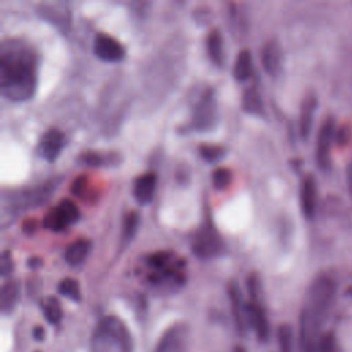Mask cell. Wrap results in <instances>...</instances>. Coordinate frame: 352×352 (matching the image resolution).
<instances>
[{
  "label": "cell",
  "instance_id": "cell-1",
  "mask_svg": "<svg viewBox=\"0 0 352 352\" xmlns=\"http://www.w3.org/2000/svg\"><path fill=\"white\" fill-rule=\"evenodd\" d=\"M37 84V58L25 43L8 40L0 47V91L10 100H28Z\"/></svg>",
  "mask_w": 352,
  "mask_h": 352
},
{
  "label": "cell",
  "instance_id": "cell-2",
  "mask_svg": "<svg viewBox=\"0 0 352 352\" xmlns=\"http://www.w3.org/2000/svg\"><path fill=\"white\" fill-rule=\"evenodd\" d=\"M336 297V283L327 275L316 276L305 294L300 314V349H309L318 345L320 326L330 311Z\"/></svg>",
  "mask_w": 352,
  "mask_h": 352
},
{
  "label": "cell",
  "instance_id": "cell-3",
  "mask_svg": "<svg viewBox=\"0 0 352 352\" xmlns=\"http://www.w3.org/2000/svg\"><path fill=\"white\" fill-rule=\"evenodd\" d=\"M91 352H133L126 324L114 315L102 318L92 333Z\"/></svg>",
  "mask_w": 352,
  "mask_h": 352
},
{
  "label": "cell",
  "instance_id": "cell-4",
  "mask_svg": "<svg viewBox=\"0 0 352 352\" xmlns=\"http://www.w3.org/2000/svg\"><path fill=\"white\" fill-rule=\"evenodd\" d=\"M147 265L151 268L148 278L154 285H176L179 282V278L182 276V263H179L176 257L168 252L151 254L147 258Z\"/></svg>",
  "mask_w": 352,
  "mask_h": 352
},
{
  "label": "cell",
  "instance_id": "cell-5",
  "mask_svg": "<svg viewBox=\"0 0 352 352\" xmlns=\"http://www.w3.org/2000/svg\"><path fill=\"white\" fill-rule=\"evenodd\" d=\"M80 216L77 205L70 199H62L43 219V226L51 231H62Z\"/></svg>",
  "mask_w": 352,
  "mask_h": 352
},
{
  "label": "cell",
  "instance_id": "cell-6",
  "mask_svg": "<svg viewBox=\"0 0 352 352\" xmlns=\"http://www.w3.org/2000/svg\"><path fill=\"white\" fill-rule=\"evenodd\" d=\"M217 121V103L214 98V92L212 89H206L192 113V124L199 131L210 129Z\"/></svg>",
  "mask_w": 352,
  "mask_h": 352
},
{
  "label": "cell",
  "instance_id": "cell-7",
  "mask_svg": "<svg viewBox=\"0 0 352 352\" xmlns=\"http://www.w3.org/2000/svg\"><path fill=\"white\" fill-rule=\"evenodd\" d=\"M154 352H188V330L184 323H175L161 336Z\"/></svg>",
  "mask_w": 352,
  "mask_h": 352
},
{
  "label": "cell",
  "instance_id": "cell-8",
  "mask_svg": "<svg viewBox=\"0 0 352 352\" xmlns=\"http://www.w3.org/2000/svg\"><path fill=\"white\" fill-rule=\"evenodd\" d=\"M220 249L221 238L210 224H206L197 232V236L192 242V250L197 256L202 258H209L219 254Z\"/></svg>",
  "mask_w": 352,
  "mask_h": 352
},
{
  "label": "cell",
  "instance_id": "cell-9",
  "mask_svg": "<svg viewBox=\"0 0 352 352\" xmlns=\"http://www.w3.org/2000/svg\"><path fill=\"white\" fill-rule=\"evenodd\" d=\"M95 55L104 62H117L124 58V47L120 41L106 33H98L94 40Z\"/></svg>",
  "mask_w": 352,
  "mask_h": 352
},
{
  "label": "cell",
  "instance_id": "cell-10",
  "mask_svg": "<svg viewBox=\"0 0 352 352\" xmlns=\"http://www.w3.org/2000/svg\"><path fill=\"white\" fill-rule=\"evenodd\" d=\"M334 120L331 117L326 118L322 124L318 135L316 143V162L320 169H327L330 166V148L334 138Z\"/></svg>",
  "mask_w": 352,
  "mask_h": 352
},
{
  "label": "cell",
  "instance_id": "cell-11",
  "mask_svg": "<svg viewBox=\"0 0 352 352\" xmlns=\"http://www.w3.org/2000/svg\"><path fill=\"white\" fill-rule=\"evenodd\" d=\"M246 319L248 324L254 330L257 338L261 342H265L270 337V323L264 309L256 300L246 304Z\"/></svg>",
  "mask_w": 352,
  "mask_h": 352
},
{
  "label": "cell",
  "instance_id": "cell-12",
  "mask_svg": "<svg viewBox=\"0 0 352 352\" xmlns=\"http://www.w3.org/2000/svg\"><path fill=\"white\" fill-rule=\"evenodd\" d=\"M63 143L65 136L62 131H59L58 128H50L43 133V136L38 140V154L47 161H54L59 155Z\"/></svg>",
  "mask_w": 352,
  "mask_h": 352
},
{
  "label": "cell",
  "instance_id": "cell-13",
  "mask_svg": "<svg viewBox=\"0 0 352 352\" xmlns=\"http://www.w3.org/2000/svg\"><path fill=\"white\" fill-rule=\"evenodd\" d=\"M282 47L278 40H268L261 48V63L264 69L271 74L276 76L282 67Z\"/></svg>",
  "mask_w": 352,
  "mask_h": 352
},
{
  "label": "cell",
  "instance_id": "cell-14",
  "mask_svg": "<svg viewBox=\"0 0 352 352\" xmlns=\"http://www.w3.org/2000/svg\"><path fill=\"white\" fill-rule=\"evenodd\" d=\"M155 184H157V176L153 172H146L139 177H136L133 183V195L136 201L142 205L151 202L155 191Z\"/></svg>",
  "mask_w": 352,
  "mask_h": 352
},
{
  "label": "cell",
  "instance_id": "cell-15",
  "mask_svg": "<svg viewBox=\"0 0 352 352\" xmlns=\"http://www.w3.org/2000/svg\"><path fill=\"white\" fill-rule=\"evenodd\" d=\"M301 210L307 219H312L316 210V183L312 175L305 176L300 191Z\"/></svg>",
  "mask_w": 352,
  "mask_h": 352
},
{
  "label": "cell",
  "instance_id": "cell-16",
  "mask_svg": "<svg viewBox=\"0 0 352 352\" xmlns=\"http://www.w3.org/2000/svg\"><path fill=\"white\" fill-rule=\"evenodd\" d=\"M228 294H230V302H231V311L232 316L235 320V326L239 330V333H245L246 326H248V319H246V304L243 305L241 292L236 286V283H231L228 287Z\"/></svg>",
  "mask_w": 352,
  "mask_h": 352
},
{
  "label": "cell",
  "instance_id": "cell-17",
  "mask_svg": "<svg viewBox=\"0 0 352 352\" xmlns=\"http://www.w3.org/2000/svg\"><path fill=\"white\" fill-rule=\"evenodd\" d=\"M316 96L314 94H308L302 103H301V111H300V135L305 139L312 128L314 114L316 109Z\"/></svg>",
  "mask_w": 352,
  "mask_h": 352
},
{
  "label": "cell",
  "instance_id": "cell-18",
  "mask_svg": "<svg viewBox=\"0 0 352 352\" xmlns=\"http://www.w3.org/2000/svg\"><path fill=\"white\" fill-rule=\"evenodd\" d=\"M41 15L55 23L58 28L65 29L66 23H69V10L66 3H55V4H43Z\"/></svg>",
  "mask_w": 352,
  "mask_h": 352
},
{
  "label": "cell",
  "instance_id": "cell-19",
  "mask_svg": "<svg viewBox=\"0 0 352 352\" xmlns=\"http://www.w3.org/2000/svg\"><path fill=\"white\" fill-rule=\"evenodd\" d=\"M19 298V283L16 280H8L1 286L0 292V308L4 314L14 309Z\"/></svg>",
  "mask_w": 352,
  "mask_h": 352
},
{
  "label": "cell",
  "instance_id": "cell-20",
  "mask_svg": "<svg viewBox=\"0 0 352 352\" xmlns=\"http://www.w3.org/2000/svg\"><path fill=\"white\" fill-rule=\"evenodd\" d=\"M89 252V241L80 238L73 241L65 250V260L70 265H77L84 261Z\"/></svg>",
  "mask_w": 352,
  "mask_h": 352
},
{
  "label": "cell",
  "instance_id": "cell-21",
  "mask_svg": "<svg viewBox=\"0 0 352 352\" xmlns=\"http://www.w3.org/2000/svg\"><path fill=\"white\" fill-rule=\"evenodd\" d=\"M242 107L245 111L254 114V116H263L264 113V104L261 95L254 87H249L242 94Z\"/></svg>",
  "mask_w": 352,
  "mask_h": 352
},
{
  "label": "cell",
  "instance_id": "cell-22",
  "mask_svg": "<svg viewBox=\"0 0 352 352\" xmlns=\"http://www.w3.org/2000/svg\"><path fill=\"white\" fill-rule=\"evenodd\" d=\"M206 48L210 59L216 65H221L224 60V47H223V38L217 29H213L206 38Z\"/></svg>",
  "mask_w": 352,
  "mask_h": 352
},
{
  "label": "cell",
  "instance_id": "cell-23",
  "mask_svg": "<svg viewBox=\"0 0 352 352\" xmlns=\"http://www.w3.org/2000/svg\"><path fill=\"white\" fill-rule=\"evenodd\" d=\"M234 77L239 81L246 80L252 73V56L249 50H241L234 63Z\"/></svg>",
  "mask_w": 352,
  "mask_h": 352
},
{
  "label": "cell",
  "instance_id": "cell-24",
  "mask_svg": "<svg viewBox=\"0 0 352 352\" xmlns=\"http://www.w3.org/2000/svg\"><path fill=\"white\" fill-rule=\"evenodd\" d=\"M41 309L51 324H58L62 319V307L55 297H47L41 301Z\"/></svg>",
  "mask_w": 352,
  "mask_h": 352
},
{
  "label": "cell",
  "instance_id": "cell-25",
  "mask_svg": "<svg viewBox=\"0 0 352 352\" xmlns=\"http://www.w3.org/2000/svg\"><path fill=\"white\" fill-rule=\"evenodd\" d=\"M279 352H294V333L290 324H280L278 327Z\"/></svg>",
  "mask_w": 352,
  "mask_h": 352
},
{
  "label": "cell",
  "instance_id": "cell-26",
  "mask_svg": "<svg viewBox=\"0 0 352 352\" xmlns=\"http://www.w3.org/2000/svg\"><path fill=\"white\" fill-rule=\"evenodd\" d=\"M58 292L67 297L72 301H80L81 300V290H80V285L76 279L73 278H65L59 282L58 285Z\"/></svg>",
  "mask_w": 352,
  "mask_h": 352
},
{
  "label": "cell",
  "instance_id": "cell-27",
  "mask_svg": "<svg viewBox=\"0 0 352 352\" xmlns=\"http://www.w3.org/2000/svg\"><path fill=\"white\" fill-rule=\"evenodd\" d=\"M139 213L138 212H129L125 217H124V223H122V232H121V241L124 245H126L135 235L136 230H138V224H139Z\"/></svg>",
  "mask_w": 352,
  "mask_h": 352
},
{
  "label": "cell",
  "instance_id": "cell-28",
  "mask_svg": "<svg viewBox=\"0 0 352 352\" xmlns=\"http://www.w3.org/2000/svg\"><path fill=\"white\" fill-rule=\"evenodd\" d=\"M199 154L208 162H217L224 155V147L216 144H202L199 147Z\"/></svg>",
  "mask_w": 352,
  "mask_h": 352
},
{
  "label": "cell",
  "instance_id": "cell-29",
  "mask_svg": "<svg viewBox=\"0 0 352 352\" xmlns=\"http://www.w3.org/2000/svg\"><path fill=\"white\" fill-rule=\"evenodd\" d=\"M318 352H340L336 336L333 333H326L319 337Z\"/></svg>",
  "mask_w": 352,
  "mask_h": 352
},
{
  "label": "cell",
  "instance_id": "cell-30",
  "mask_svg": "<svg viewBox=\"0 0 352 352\" xmlns=\"http://www.w3.org/2000/svg\"><path fill=\"white\" fill-rule=\"evenodd\" d=\"M213 183L217 188H224L231 180V172L227 168H217L212 175Z\"/></svg>",
  "mask_w": 352,
  "mask_h": 352
},
{
  "label": "cell",
  "instance_id": "cell-31",
  "mask_svg": "<svg viewBox=\"0 0 352 352\" xmlns=\"http://www.w3.org/2000/svg\"><path fill=\"white\" fill-rule=\"evenodd\" d=\"M12 270V260L8 252H3L0 257V272L3 276H7Z\"/></svg>",
  "mask_w": 352,
  "mask_h": 352
},
{
  "label": "cell",
  "instance_id": "cell-32",
  "mask_svg": "<svg viewBox=\"0 0 352 352\" xmlns=\"http://www.w3.org/2000/svg\"><path fill=\"white\" fill-rule=\"evenodd\" d=\"M346 183H348V188L352 192V162L349 164L348 169H346Z\"/></svg>",
  "mask_w": 352,
  "mask_h": 352
},
{
  "label": "cell",
  "instance_id": "cell-33",
  "mask_svg": "<svg viewBox=\"0 0 352 352\" xmlns=\"http://www.w3.org/2000/svg\"><path fill=\"white\" fill-rule=\"evenodd\" d=\"M33 336H34V338L41 340V338H43V336H44V330H43L41 327H34V330H33Z\"/></svg>",
  "mask_w": 352,
  "mask_h": 352
},
{
  "label": "cell",
  "instance_id": "cell-34",
  "mask_svg": "<svg viewBox=\"0 0 352 352\" xmlns=\"http://www.w3.org/2000/svg\"><path fill=\"white\" fill-rule=\"evenodd\" d=\"M234 352H245V349L241 348V346H236V348L234 349Z\"/></svg>",
  "mask_w": 352,
  "mask_h": 352
}]
</instances>
